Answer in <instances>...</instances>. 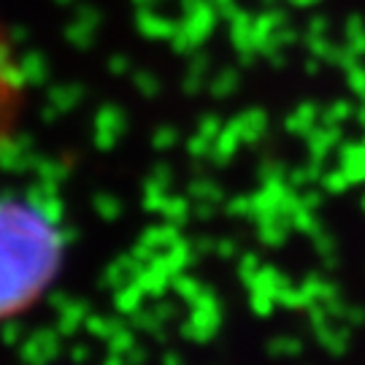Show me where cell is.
<instances>
[{
	"label": "cell",
	"instance_id": "cell-1",
	"mask_svg": "<svg viewBox=\"0 0 365 365\" xmlns=\"http://www.w3.org/2000/svg\"><path fill=\"white\" fill-rule=\"evenodd\" d=\"M66 262V235L33 200L0 195V325L33 312Z\"/></svg>",
	"mask_w": 365,
	"mask_h": 365
},
{
	"label": "cell",
	"instance_id": "cell-2",
	"mask_svg": "<svg viewBox=\"0 0 365 365\" xmlns=\"http://www.w3.org/2000/svg\"><path fill=\"white\" fill-rule=\"evenodd\" d=\"M27 78L14 41L0 19V155L16 138V130L25 117Z\"/></svg>",
	"mask_w": 365,
	"mask_h": 365
}]
</instances>
